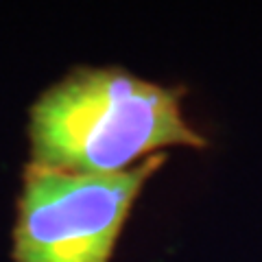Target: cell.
Masks as SVG:
<instances>
[{
  "mask_svg": "<svg viewBox=\"0 0 262 262\" xmlns=\"http://www.w3.org/2000/svg\"><path fill=\"white\" fill-rule=\"evenodd\" d=\"M166 155L120 173H72L31 162L13 229L15 262H110L140 194Z\"/></svg>",
  "mask_w": 262,
  "mask_h": 262,
  "instance_id": "cell-2",
  "label": "cell"
},
{
  "mask_svg": "<svg viewBox=\"0 0 262 262\" xmlns=\"http://www.w3.org/2000/svg\"><path fill=\"white\" fill-rule=\"evenodd\" d=\"M35 164L72 173H120L162 146L206 140L182 116V94L120 68H79L31 110Z\"/></svg>",
  "mask_w": 262,
  "mask_h": 262,
  "instance_id": "cell-1",
  "label": "cell"
}]
</instances>
